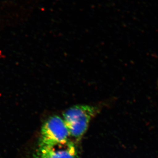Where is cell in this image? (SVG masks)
I'll return each instance as SVG.
<instances>
[{"label":"cell","mask_w":158,"mask_h":158,"mask_svg":"<svg viewBox=\"0 0 158 158\" xmlns=\"http://www.w3.org/2000/svg\"><path fill=\"white\" fill-rule=\"evenodd\" d=\"M96 108L88 105H75L63 113V120L69 129L70 137L81 138L86 132Z\"/></svg>","instance_id":"1"},{"label":"cell","mask_w":158,"mask_h":158,"mask_svg":"<svg viewBox=\"0 0 158 158\" xmlns=\"http://www.w3.org/2000/svg\"><path fill=\"white\" fill-rule=\"evenodd\" d=\"M69 129L63 118L60 116L50 117L41 128L39 144H55L69 140Z\"/></svg>","instance_id":"2"},{"label":"cell","mask_w":158,"mask_h":158,"mask_svg":"<svg viewBox=\"0 0 158 158\" xmlns=\"http://www.w3.org/2000/svg\"><path fill=\"white\" fill-rule=\"evenodd\" d=\"M34 158H77L76 146L69 139L61 143L39 144Z\"/></svg>","instance_id":"3"}]
</instances>
